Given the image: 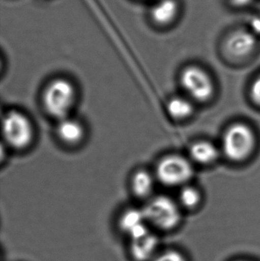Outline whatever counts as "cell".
I'll return each mask as SVG.
<instances>
[{
	"label": "cell",
	"instance_id": "15",
	"mask_svg": "<svg viewBox=\"0 0 260 261\" xmlns=\"http://www.w3.org/2000/svg\"><path fill=\"white\" fill-rule=\"evenodd\" d=\"M201 202L200 192L192 186L185 185L182 187L179 196L180 206L188 210L195 208Z\"/></svg>",
	"mask_w": 260,
	"mask_h": 261
},
{
	"label": "cell",
	"instance_id": "9",
	"mask_svg": "<svg viewBox=\"0 0 260 261\" xmlns=\"http://www.w3.org/2000/svg\"><path fill=\"white\" fill-rule=\"evenodd\" d=\"M256 46L254 37L244 30H238L229 35L225 43V50L229 56L242 58L250 55Z\"/></svg>",
	"mask_w": 260,
	"mask_h": 261
},
{
	"label": "cell",
	"instance_id": "19",
	"mask_svg": "<svg viewBox=\"0 0 260 261\" xmlns=\"http://www.w3.org/2000/svg\"><path fill=\"white\" fill-rule=\"evenodd\" d=\"M141 1H149L151 2V3H152L153 2L156 1V0H141Z\"/></svg>",
	"mask_w": 260,
	"mask_h": 261
},
{
	"label": "cell",
	"instance_id": "20",
	"mask_svg": "<svg viewBox=\"0 0 260 261\" xmlns=\"http://www.w3.org/2000/svg\"><path fill=\"white\" fill-rule=\"evenodd\" d=\"M239 261H245V260H239Z\"/></svg>",
	"mask_w": 260,
	"mask_h": 261
},
{
	"label": "cell",
	"instance_id": "16",
	"mask_svg": "<svg viewBox=\"0 0 260 261\" xmlns=\"http://www.w3.org/2000/svg\"><path fill=\"white\" fill-rule=\"evenodd\" d=\"M153 261H186L184 256L177 251H167L159 254Z\"/></svg>",
	"mask_w": 260,
	"mask_h": 261
},
{
	"label": "cell",
	"instance_id": "2",
	"mask_svg": "<svg viewBox=\"0 0 260 261\" xmlns=\"http://www.w3.org/2000/svg\"><path fill=\"white\" fill-rule=\"evenodd\" d=\"M2 135L7 147L12 150L22 151L33 144L35 128L27 115L18 110H12L3 115Z\"/></svg>",
	"mask_w": 260,
	"mask_h": 261
},
{
	"label": "cell",
	"instance_id": "5",
	"mask_svg": "<svg viewBox=\"0 0 260 261\" xmlns=\"http://www.w3.org/2000/svg\"><path fill=\"white\" fill-rule=\"evenodd\" d=\"M194 169L189 158L172 153L166 155L157 163L156 179L168 187H184L193 176Z\"/></svg>",
	"mask_w": 260,
	"mask_h": 261
},
{
	"label": "cell",
	"instance_id": "18",
	"mask_svg": "<svg viewBox=\"0 0 260 261\" xmlns=\"http://www.w3.org/2000/svg\"><path fill=\"white\" fill-rule=\"evenodd\" d=\"M251 0H232V3L235 6H244L250 3Z\"/></svg>",
	"mask_w": 260,
	"mask_h": 261
},
{
	"label": "cell",
	"instance_id": "3",
	"mask_svg": "<svg viewBox=\"0 0 260 261\" xmlns=\"http://www.w3.org/2000/svg\"><path fill=\"white\" fill-rule=\"evenodd\" d=\"M256 146L254 132L247 124L237 122L229 126L223 135L221 152L234 162L248 158Z\"/></svg>",
	"mask_w": 260,
	"mask_h": 261
},
{
	"label": "cell",
	"instance_id": "1",
	"mask_svg": "<svg viewBox=\"0 0 260 261\" xmlns=\"http://www.w3.org/2000/svg\"><path fill=\"white\" fill-rule=\"evenodd\" d=\"M78 100V91L75 84L68 78L52 79L43 90L41 101L47 115L60 121L70 117Z\"/></svg>",
	"mask_w": 260,
	"mask_h": 261
},
{
	"label": "cell",
	"instance_id": "7",
	"mask_svg": "<svg viewBox=\"0 0 260 261\" xmlns=\"http://www.w3.org/2000/svg\"><path fill=\"white\" fill-rule=\"evenodd\" d=\"M85 126L78 119L70 116L58 121L56 135L64 145L71 147L80 145L85 140Z\"/></svg>",
	"mask_w": 260,
	"mask_h": 261
},
{
	"label": "cell",
	"instance_id": "8",
	"mask_svg": "<svg viewBox=\"0 0 260 261\" xmlns=\"http://www.w3.org/2000/svg\"><path fill=\"white\" fill-rule=\"evenodd\" d=\"M147 223L142 208H128L122 213L119 219L121 229L129 236L131 240L149 232Z\"/></svg>",
	"mask_w": 260,
	"mask_h": 261
},
{
	"label": "cell",
	"instance_id": "17",
	"mask_svg": "<svg viewBox=\"0 0 260 261\" xmlns=\"http://www.w3.org/2000/svg\"><path fill=\"white\" fill-rule=\"evenodd\" d=\"M250 95L253 102L256 105L260 106V74L252 82Z\"/></svg>",
	"mask_w": 260,
	"mask_h": 261
},
{
	"label": "cell",
	"instance_id": "6",
	"mask_svg": "<svg viewBox=\"0 0 260 261\" xmlns=\"http://www.w3.org/2000/svg\"><path fill=\"white\" fill-rule=\"evenodd\" d=\"M180 79L186 96L193 102H207L213 96L215 84L210 75L201 67H186L182 71Z\"/></svg>",
	"mask_w": 260,
	"mask_h": 261
},
{
	"label": "cell",
	"instance_id": "11",
	"mask_svg": "<svg viewBox=\"0 0 260 261\" xmlns=\"http://www.w3.org/2000/svg\"><path fill=\"white\" fill-rule=\"evenodd\" d=\"M156 176L149 170L140 169L131 176V189L133 194L139 199H149L154 190Z\"/></svg>",
	"mask_w": 260,
	"mask_h": 261
},
{
	"label": "cell",
	"instance_id": "13",
	"mask_svg": "<svg viewBox=\"0 0 260 261\" xmlns=\"http://www.w3.org/2000/svg\"><path fill=\"white\" fill-rule=\"evenodd\" d=\"M219 149L210 141H196L189 148L190 161L201 165L212 164L219 158Z\"/></svg>",
	"mask_w": 260,
	"mask_h": 261
},
{
	"label": "cell",
	"instance_id": "12",
	"mask_svg": "<svg viewBox=\"0 0 260 261\" xmlns=\"http://www.w3.org/2000/svg\"><path fill=\"white\" fill-rule=\"evenodd\" d=\"M158 239L151 232L131 239V253L137 261H147L152 258L158 246Z\"/></svg>",
	"mask_w": 260,
	"mask_h": 261
},
{
	"label": "cell",
	"instance_id": "4",
	"mask_svg": "<svg viewBox=\"0 0 260 261\" xmlns=\"http://www.w3.org/2000/svg\"><path fill=\"white\" fill-rule=\"evenodd\" d=\"M142 210L147 222L159 229H174L181 221L180 203L165 195L153 196L148 199Z\"/></svg>",
	"mask_w": 260,
	"mask_h": 261
},
{
	"label": "cell",
	"instance_id": "10",
	"mask_svg": "<svg viewBox=\"0 0 260 261\" xmlns=\"http://www.w3.org/2000/svg\"><path fill=\"white\" fill-rule=\"evenodd\" d=\"M179 5L177 0H156L149 11V18L154 25L165 27L177 18Z\"/></svg>",
	"mask_w": 260,
	"mask_h": 261
},
{
	"label": "cell",
	"instance_id": "14",
	"mask_svg": "<svg viewBox=\"0 0 260 261\" xmlns=\"http://www.w3.org/2000/svg\"><path fill=\"white\" fill-rule=\"evenodd\" d=\"M193 101L188 96H174L166 103V111L172 119L183 121L189 119L194 112Z\"/></svg>",
	"mask_w": 260,
	"mask_h": 261
}]
</instances>
